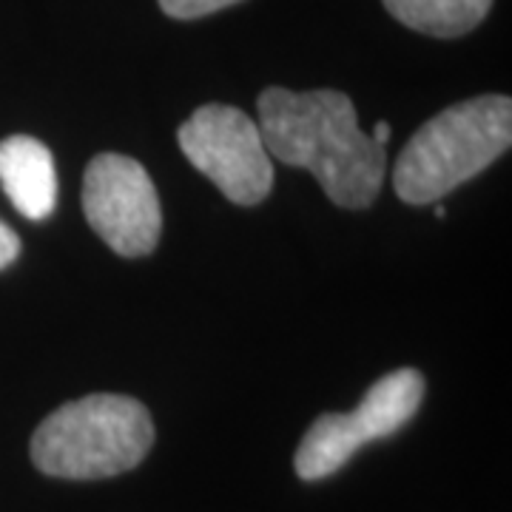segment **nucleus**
<instances>
[{
	"label": "nucleus",
	"mask_w": 512,
	"mask_h": 512,
	"mask_svg": "<svg viewBox=\"0 0 512 512\" xmlns=\"http://www.w3.org/2000/svg\"><path fill=\"white\" fill-rule=\"evenodd\" d=\"M259 134L279 163L308 168L339 208H367L384 183V148L359 128L348 94L271 86L256 100Z\"/></svg>",
	"instance_id": "1"
},
{
	"label": "nucleus",
	"mask_w": 512,
	"mask_h": 512,
	"mask_svg": "<svg viewBox=\"0 0 512 512\" xmlns=\"http://www.w3.org/2000/svg\"><path fill=\"white\" fill-rule=\"evenodd\" d=\"M512 143V100L484 94L436 114L393 165V191L410 205L444 200L495 163Z\"/></svg>",
	"instance_id": "2"
},
{
	"label": "nucleus",
	"mask_w": 512,
	"mask_h": 512,
	"mask_svg": "<svg viewBox=\"0 0 512 512\" xmlns=\"http://www.w3.org/2000/svg\"><path fill=\"white\" fill-rule=\"evenodd\" d=\"M154 444L146 404L94 393L57 407L32 436V461L52 478L92 481L134 470Z\"/></svg>",
	"instance_id": "3"
},
{
	"label": "nucleus",
	"mask_w": 512,
	"mask_h": 512,
	"mask_svg": "<svg viewBox=\"0 0 512 512\" xmlns=\"http://www.w3.org/2000/svg\"><path fill=\"white\" fill-rule=\"evenodd\" d=\"M424 399V376L402 367L382 376L367 390L353 413H325L313 421L296 447L293 467L302 481H319L342 470L359 447L387 439L416 416Z\"/></svg>",
	"instance_id": "4"
},
{
	"label": "nucleus",
	"mask_w": 512,
	"mask_h": 512,
	"mask_svg": "<svg viewBox=\"0 0 512 512\" xmlns=\"http://www.w3.org/2000/svg\"><path fill=\"white\" fill-rule=\"evenodd\" d=\"M188 163L237 205H259L274 188V160L245 111L208 103L177 131Z\"/></svg>",
	"instance_id": "5"
},
{
	"label": "nucleus",
	"mask_w": 512,
	"mask_h": 512,
	"mask_svg": "<svg viewBox=\"0 0 512 512\" xmlns=\"http://www.w3.org/2000/svg\"><path fill=\"white\" fill-rule=\"evenodd\" d=\"M83 214L120 256H146L163 234V208L148 171L126 154H97L83 177Z\"/></svg>",
	"instance_id": "6"
},
{
	"label": "nucleus",
	"mask_w": 512,
	"mask_h": 512,
	"mask_svg": "<svg viewBox=\"0 0 512 512\" xmlns=\"http://www.w3.org/2000/svg\"><path fill=\"white\" fill-rule=\"evenodd\" d=\"M0 185L26 220L52 217L57 205V171L52 151L29 134L0 143Z\"/></svg>",
	"instance_id": "7"
},
{
	"label": "nucleus",
	"mask_w": 512,
	"mask_h": 512,
	"mask_svg": "<svg viewBox=\"0 0 512 512\" xmlns=\"http://www.w3.org/2000/svg\"><path fill=\"white\" fill-rule=\"evenodd\" d=\"M407 29L430 37H461L487 18L493 0H382Z\"/></svg>",
	"instance_id": "8"
},
{
	"label": "nucleus",
	"mask_w": 512,
	"mask_h": 512,
	"mask_svg": "<svg viewBox=\"0 0 512 512\" xmlns=\"http://www.w3.org/2000/svg\"><path fill=\"white\" fill-rule=\"evenodd\" d=\"M168 18L174 20H197L205 15H214L220 9H228L242 0H157Z\"/></svg>",
	"instance_id": "9"
},
{
	"label": "nucleus",
	"mask_w": 512,
	"mask_h": 512,
	"mask_svg": "<svg viewBox=\"0 0 512 512\" xmlns=\"http://www.w3.org/2000/svg\"><path fill=\"white\" fill-rule=\"evenodd\" d=\"M20 254V239L18 234L6 225V222L0 220V271L3 268H9Z\"/></svg>",
	"instance_id": "10"
},
{
	"label": "nucleus",
	"mask_w": 512,
	"mask_h": 512,
	"mask_svg": "<svg viewBox=\"0 0 512 512\" xmlns=\"http://www.w3.org/2000/svg\"><path fill=\"white\" fill-rule=\"evenodd\" d=\"M370 140L376 143V146H387V140H390V123H376V128H373V134H370Z\"/></svg>",
	"instance_id": "11"
},
{
	"label": "nucleus",
	"mask_w": 512,
	"mask_h": 512,
	"mask_svg": "<svg viewBox=\"0 0 512 512\" xmlns=\"http://www.w3.org/2000/svg\"><path fill=\"white\" fill-rule=\"evenodd\" d=\"M436 217H439V220H444V217H447V208H444L441 202H436Z\"/></svg>",
	"instance_id": "12"
}]
</instances>
